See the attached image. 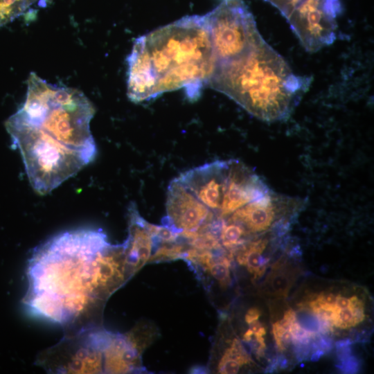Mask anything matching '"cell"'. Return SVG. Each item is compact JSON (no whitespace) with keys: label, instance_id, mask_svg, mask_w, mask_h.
I'll list each match as a JSON object with an SVG mask.
<instances>
[{"label":"cell","instance_id":"1","mask_svg":"<svg viewBox=\"0 0 374 374\" xmlns=\"http://www.w3.org/2000/svg\"><path fill=\"white\" fill-rule=\"evenodd\" d=\"M26 275V311L64 332L100 326L105 302L132 276L124 244H112L92 229L62 232L37 247Z\"/></svg>","mask_w":374,"mask_h":374},{"label":"cell","instance_id":"2","mask_svg":"<svg viewBox=\"0 0 374 374\" xmlns=\"http://www.w3.org/2000/svg\"><path fill=\"white\" fill-rule=\"evenodd\" d=\"M94 114L82 91L49 83L31 72L24 103L6 123L28 177L40 184H60L92 161L97 152L90 130Z\"/></svg>","mask_w":374,"mask_h":374},{"label":"cell","instance_id":"3","mask_svg":"<svg viewBox=\"0 0 374 374\" xmlns=\"http://www.w3.org/2000/svg\"><path fill=\"white\" fill-rule=\"evenodd\" d=\"M126 62L131 101L149 100L179 89L197 100L215 64L203 15L186 16L139 37Z\"/></svg>","mask_w":374,"mask_h":374},{"label":"cell","instance_id":"4","mask_svg":"<svg viewBox=\"0 0 374 374\" xmlns=\"http://www.w3.org/2000/svg\"><path fill=\"white\" fill-rule=\"evenodd\" d=\"M310 83V78L294 74L263 39L238 58L215 62L207 86L253 116L271 121L286 117Z\"/></svg>","mask_w":374,"mask_h":374},{"label":"cell","instance_id":"5","mask_svg":"<svg viewBox=\"0 0 374 374\" xmlns=\"http://www.w3.org/2000/svg\"><path fill=\"white\" fill-rule=\"evenodd\" d=\"M203 17L215 62L238 58L263 40L253 15L242 0H223Z\"/></svg>","mask_w":374,"mask_h":374},{"label":"cell","instance_id":"6","mask_svg":"<svg viewBox=\"0 0 374 374\" xmlns=\"http://www.w3.org/2000/svg\"><path fill=\"white\" fill-rule=\"evenodd\" d=\"M340 0H307L285 19L303 47L316 52L336 38Z\"/></svg>","mask_w":374,"mask_h":374},{"label":"cell","instance_id":"7","mask_svg":"<svg viewBox=\"0 0 374 374\" xmlns=\"http://www.w3.org/2000/svg\"><path fill=\"white\" fill-rule=\"evenodd\" d=\"M163 224L181 231H197L210 227L215 213L204 204L178 178L168 188Z\"/></svg>","mask_w":374,"mask_h":374},{"label":"cell","instance_id":"8","mask_svg":"<svg viewBox=\"0 0 374 374\" xmlns=\"http://www.w3.org/2000/svg\"><path fill=\"white\" fill-rule=\"evenodd\" d=\"M229 168V161H216L189 170L177 178L198 199L219 215Z\"/></svg>","mask_w":374,"mask_h":374},{"label":"cell","instance_id":"9","mask_svg":"<svg viewBox=\"0 0 374 374\" xmlns=\"http://www.w3.org/2000/svg\"><path fill=\"white\" fill-rule=\"evenodd\" d=\"M269 192L260 177L238 161H229L227 184L219 217L231 215Z\"/></svg>","mask_w":374,"mask_h":374},{"label":"cell","instance_id":"10","mask_svg":"<svg viewBox=\"0 0 374 374\" xmlns=\"http://www.w3.org/2000/svg\"><path fill=\"white\" fill-rule=\"evenodd\" d=\"M128 218L129 233L123 243L127 265L133 275L149 261L154 243L145 226V220L140 215L134 203L129 205Z\"/></svg>","mask_w":374,"mask_h":374},{"label":"cell","instance_id":"11","mask_svg":"<svg viewBox=\"0 0 374 374\" xmlns=\"http://www.w3.org/2000/svg\"><path fill=\"white\" fill-rule=\"evenodd\" d=\"M277 197L269 192L235 211L229 219L242 224L251 233L267 229L277 213Z\"/></svg>","mask_w":374,"mask_h":374},{"label":"cell","instance_id":"12","mask_svg":"<svg viewBox=\"0 0 374 374\" xmlns=\"http://www.w3.org/2000/svg\"><path fill=\"white\" fill-rule=\"evenodd\" d=\"M268 243L266 239H259L244 244L237 255V260L247 267L254 278L261 277L265 271L267 260L262 256Z\"/></svg>","mask_w":374,"mask_h":374},{"label":"cell","instance_id":"13","mask_svg":"<svg viewBox=\"0 0 374 374\" xmlns=\"http://www.w3.org/2000/svg\"><path fill=\"white\" fill-rule=\"evenodd\" d=\"M252 359L238 339H234L230 346L226 348L219 364L217 371L222 374H234L247 364H250Z\"/></svg>","mask_w":374,"mask_h":374},{"label":"cell","instance_id":"14","mask_svg":"<svg viewBox=\"0 0 374 374\" xmlns=\"http://www.w3.org/2000/svg\"><path fill=\"white\" fill-rule=\"evenodd\" d=\"M245 234L244 227L242 224L229 220L226 222L222 218L219 238L225 249L231 252L239 245L243 244Z\"/></svg>","mask_w":374,"mask_h":374},{"label":"cell","instance_id":"15","mask_svg":"<svg viewBox=\"0 0 374 374\" xmlns=\"http://www.w3.org/2000/svg\"><path fill=\"white\" fill-rule=\"evenodd\" d=\"M152 253L149 261L159 262L183 258L188 245L178 241L170 243H161Z\"/></svg>","mask_w":374,"mask_h":374},{"label":"cell","instance_id":"16","mask_svg":"<svg viewBox=\"0 0 374 374\" xmlns=\"http://www.w3.org/2000/svg\"><path fill=\"white\" fill-rule=\"evenodd\" d=\"M289 331L292 335V341L296 344H307L315 335L314 332L301 327L296 320L290 324Z\"/></svg>","mask_w":374,"mask_h":374},{"label":"cell","instance_id":"17","mask_svg":"<svg viewBox=\"0 0 374 374\" xmlns=\"http://www.w3.org/2000/svg\"><path fill=\"white\" fill-rule=\"evenodd\" d=\"M277 8L286 18L293 10L307 0H265Z\"/></svg>","mask_w":374,"mask_h":374},{"label":"cell","instance_id":"18","mask_svg":"<svg viewBox=\"0 0 374 374\" xmlns=\"http://www.w3.org/2000/svg\"><path fill=\"white\" fill-rule=\"evenodd\" d=\"M260 311L257 308H251L245 314V321L250 324L251 323L258 320L260 316Z\"/></svg>","mask_w":374,"mask_h":374},{"label":"cell","instance_id":"19","mask_svg":"<svg viewBox=\"0 0 374 374\" xmlns=\"http://www.w3.org/2000/svg\"><path fill=\"white\" fill-rule=\"evenodd\" d=\"M322 352L321 350H318L317 351L312 357V359L313 361H317V359H319V358L321 357V355H322Z\"/></svg>","mask_w":374,"mask_h":374}]
</instances>
